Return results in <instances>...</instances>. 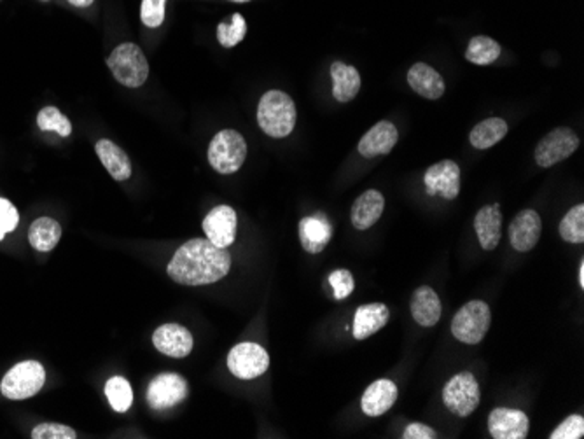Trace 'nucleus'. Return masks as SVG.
Masks as SVG:
<instances>
[{
  "label": "nucleus",
  "mask_w": 584,
  "mask_h": 439,
  "mask_svg": "<svg viewBox=\"0 0 584 439\" xmlns=\"http://www.w3.org/2000/svg\"><path fill=\"white\" fill-rule=\"evenodd\" d=\"M231 268L228 249H220L209 239H193L182 245L169 263L171 280L180 286H209L224 278Z\"/></svg>",
  "instance_id": "obj_1"
},
{
  "label": "nucleus",
  "mask_w": 584,
  "mask_h": 439,
  "mask_svg": "<svg viewBox=\"0 0 584 439\" xmlns=\"http://www.w3.org/2000/svg\"><path fill=\"white\" fill-rule=\"evenodd\" d=\"M259 128L273 139L291 135L296 126V105L287 93L271 90L265 93L258 105Z\"/></svg>",
  "instance_id": "obj_2"
},
{
  "label": "nucleus",
  "mask_w": 584,
  "mask_h": 439,
  "mask_svg": "<svg viewBox=\"0 0 584 439\" xmlns=\"http://www.w3.org/2000/svg\"><path fill=\"white\" fill-rule=\"evenodd\" d=\"M107 67L126 88H141L149 77V63L144 51L133 43H124L111 53Z\"/></svg>",
  "instance_id": "obj_3"
},
{
  "label": "nucleus",
  "mask_w": 584,
  "mask_h": 439,
  "mask_svg": "<svg viewBox=\"0 0 584 439\" xmlns=\"http://www.w3.org/2000/svg\"><path fill=\"white\" fill-rule=\"evenodd\" d=\"M247 158V142L237 130H222L209 146V163L222 175L240 171Z\"/></svg>",
  "instance_id": "obj_4"
},
{
  "label": "nucleus",
  "mask_w": 584,
  "mask_h": 439,
  "mask_svg": "<svg viewBox=\"0 0 584 439\" xmlns=\"http://www.w3.org/2000/svg\"><path fill=\"white\" fill-rule=\"evenodd\" d=\"M46 369L37 361H24L11 367L2 378L0 392L13 401H24L34 397L44 387Z\"/></svg>",
  "instance_id": "obj_5"
},
{
  "label": "nucleus",
  "mask_w": 584,
  "mask_h": 439,
  "mask_svg": "<svg viewBox=\"0 0 584 439\" xmlns=\"http://www.w3.org/2000/svg\"><path fill=\"white\" fill-rule=\"evenodd\" d=\"M492 324V312L485 301L472 299L465 303L452 320V333L459 342L478 345L487 337Z\"/></svg>",
  "instance_id": "obj_6"
},
{
  "label": "nucleus",
  "mask_w": 584,
  "mask_h": 439,
  "mask_svg": "<svg viewBox=\"0 0 584 439\" xmlns=\"http://www.w3.org/2000/svg\"><path fill=\"white\" fill-rule=\"evenodd\" d=\"M482 392L476 376L469 371H462L455 376H452L443 389V403L453 415L465 416L472 415L476 408L480 406Z\"/></svg>",
  "instance_id": "obj_7"
},
{
  "label": "nucleus",
  "mask_w": 584,
  "mask_h": 439,
  "mask_svg": "<svg viewBox=\"0 0 584 439\" xmlns=\"http://www.w3.org/2000/svg\"><path fill=\"white\" fill-rule=\"evenodd\" d=\"M579 147V137L574 130L560 126L550 132L546 137L540 139L536 147V163L540 169H550L569 156H572Z\"/></svg>",
  "instance_id": "obj_8"
},
{
  "label": "nucleus",
  "mask_w": 584,
  "mask_h": 439,
  "mask_svg": "<svg viewBox=\"0 0 584 439\" xmlns=\"http://www.w3.org/2000/svg\"><path fill=\"white\" fill-rule=\"evenodd\" d=\"M269 367L268 352L258 343H238L228 356V369L240 380H254Z\"/></svg>",
  "instance_id": "obj_9"
},
{
  "label": "nucleus",
  "mask_w": 584,
  "mask_h": 439,
  "mask_svg": "<svg viewBox=\"0 0 584 439\" xmlns=\"http://www.w3.org/2000/svg\"><path fill=\"white\" fill-rule=\"evenodd\" d=\"M425 193L429 196H441L444 200H455L461 193L462 171L452 160H443L429 167L423 175Z\"/></svg>",
  "instance_id": "obj_10"
},
{
  "label": "nucleus",
  "mask_w": 584,
  "mask_h": 439,
  "mask_svg": "<svg viewBox=\"0 0 584 439\" xmlns=\"http://www.w3.org/2000/svg\"><path fill=\"white\" fill-rule=\"evenodd\" d=\"M188 397V382L177 373L158 375L147 389V403L154 410H167Z\"/></svg>",
  "instance_id": "obj_11"
},
{
  "label": "nucleus",
  "mask_w": 584,
  "mask_h": 439,
  "mask_svg": "<svg viewBox=\"0 0 584 439\" xmlns=\"http://www.w3.org/2000/svg\"><path fill=\"white\" fill-rule=\"evenodd\" d=\"M529 429V416L521 410L495 408L488 415V431L493 439H525Z\"/></svg>",
  "instance_id": "obj_12"
},
{
  "label": "nucleus",
  "mask_w": 584,
  "mask_h": 439,
  "mask_svg": "<svg viewBox=\"0 0 584 439\" xmlns=\"http://www.w3.org/2000/svg\"><path fill=\"white\" fill-rule=\"evenodd\" d=\"M237 226H238L237 212L228 205H219L212 209L203 220V231L207 239L220 249H228L235 242Z\"/></svg>",
  "instance_id": "obj_13"
},
{
  "label": "nucleus",
  "mask_w": 584,
  "mask_h": 439,
  "mask_svg": "<svg viewBox=\"0 0 584 439\" xmlns=\"http://www.w3.org/2000/svg\"><path fill=\"white\" fill-rule=\"evenodd\" d=\"M152 343L158 352L173 357L182 359L188 357L193 350V335L180 324H163L152 335Z\"/></svg>",
  "instance_id": "obj_14"
},
{
  "label": "nucleus",
  "mask_w": 584,
  "mask_h": 439,
  "mask_svg": "<svg viewBox=\"0 0 584 439\" xmlns=\"http://www.w3.org/2000/svg\"><path fill=\"white\" fill-rule=\"evenodd\" d=\"M510 242L512 249L518 252H529L536 247L540 233H542V220L536 210H521L514 216L510 228Z\"/></svg>",
  "instance_id": "obj_15"
},
{
  "label": "nucleus",
  "mask_w": 584,
  "mask_h": 439,
  "mask_svg": "<svg viewBox=\"0 0 584 439\" xmlns=\"http://www.w3.org/2000/svg\"><path fill=\"white\" fill-rule=\"evenodd\" d=\"M474 231L483 250L490 252L497 249L502 239V212L499 203L480 209L474 218Z\"/></svg>",
  "instance_id": "obj_16"
},
{
  "label": "nucleus",
  "mask_w": 584,
  "mask_h": 439,
  "mask_svg": "<svg viewBox=\"0 0 584 439\" xmlns=\"http://www.w3.org/2000/svg\"><path fill=\"white\" fill-rule=\"evenodd\" d=\"M384 209H385L384 195L376 190H367L352 205V210H350L352 226L359 231L369 229L382 218Z\"/></svg>",
  "instance_id": "obj_17"
},
{
  "label": "nucleus",
  "mask_w": 584,
  "mask_h": 439,
  "mask_svg": "<svg viewBox=\"0 0 584 439\" xmlns=\"http://www.w3.org/2000/svg\"><path fill=\"white\" fill-rule=\"evenodd\" d=\"M397 394H399L397 385L392 380L382 378V380L373 382L365 389L363 399H361V408H363L365 415L375 418V416L387 414L390 408L395 405Z\"/></svg>",
  "instance_id": "obj_18"
},
{
  "label": "nucleus",
  "mask_w": 584,
  "mask_h": 439,
  "mask_svg": "<svg viewBox=\"0 0 584 439\" xmlns=\"http://www.w3.org/2000/svg\"><path fill=\"white\" fill-rule=\"evenodd\" d=\"M397 139H399V133H397V128L394 122H376L359 141V152L365 158L389 154L390 151L397 144Z\"/></svg>",
  "instance_id": "obj_19"
},
{
  "label": "nucleus",
  "mask_w": 584,
  "mask_h": 439,
  "mask_svg": "<svg viewBox=\"0 0 584 439\" xmlns=\"http://www.w3.org/2000/svg\"><path fill=\"white\" fill-rule=\"evenodd\" d=\"M390 318V310L384 303H369L357 308L352 333L355 340H365L382 331Z\"/></svg>",
  "instance_id": "obj_20"
},
{
  "label": "nucleus",
  "mask_w": 584,
  "mask_h": 439,
  "mask_svg": "<svg viewBox=\"0 0 584 439\" xmlns=\"http://www.w3.org/2000/svg\"><path fill=\"white\" fill-rule=\"evenodd\" d=\"M410 308H412L414 322L420 324L422 327H434L443 314L441 299L436 291L429 286H420L418 289H414Z\"/></svg>",
  "instance_id": "obj_21"
},
{
  "label": "nucleus",
  "mask_w": 584,
  "mask_h": 439,
  "mask_svg": "<svg viewBox=\"0 0 584 439\" xmlns=\"http://www.w3.org/2000/svg\"><path fill=\"white\" fill-rule=\"evenodd\" d=\"M333 239V228L322 216L299 220V240L308 254H320Z\"/></svg>",
  "instance_id": "obj_22"
},
{
  "label": "nucleus",
  "mask_w": 584,
  "mask_h": 439,
  "mask_svg": "<svg viewBox=\"0 0 584 439\" xmlns=\"http://www.w3.org/2000/svg\"><path fill=\"white\" fill-rule=\"evenodd\" d=\"M408 84L414 93L427 100H438L444 95V81L441 73L422 62L414 63L408 71Z\"/></svg>",
  "instance_id": "obj_23"
},
{
  "label": "nucleus",
  "mask_w": 584,
  "mask_h": 439,
  "mask_svg": "<svg viewBox=\"0 0 584 439\" xmlns=\"http://www.w3.org/2000/svg\"><path fill=\"white\" fill-rule=\"evenodd\" d=\"M95 151H97L102 165L105 167V171L111 173V177L114 180L124 182L131 177V163L122 147L116 146L114 142H111L107 139H102V141H98Z\"/></svg>",
  "instance_id": "obj_24"
},
{
  "label": "nucleus",
  "mask_w": 584,
  "mask_h": 439,
  "mask_svg": "<svg viewBox=\"0 0 584 439\" xmlns=\"http://www.w3.org/2000/svg\"><path fill=\"white\" fill-rule=\"evenodd\" d=\"M331 79H333V97L341 103H346L357 97L361 90V73L343 62H335L331 65Z\"/></svg>",
  "instance_id": "obj_25"
},
{
  "label": "nucleus",
  "mask_w": 584,
  "mask_h": 439,
  "mask_svg": "<svg viewBox=\"0 0 584 439\" xmlns=\"http://www.w3.org/2000/svg\"><path fill=\"white\" fill-rule=\"evenodd\" d=\"M62 239V226L51 218H39L32 222L28 229V242L39 250V252H49L53 250Z\"/></svg>",
  "instance_id": "obj_26"
},
{
  "label": "nucleus",
  "mask_w": 584,
  "mask_h": 439,
  "mask_svg": "<svg viewBox=\"0 0 584 439\" xmlns=\"http://www.w3.org/2000/svg\"><path fill=\"white\" fill-rule=\"evenodd\" d=\"M508 135V122L502 118H488L485 122H478L469 135L471 146L476 149H490L499 144Z\"/></svg>",
  "instance_id": "obj_27"
},
{
  "label": "nucleus",
  "mask_w": 584,
  "mask_h": 439,
  "mask_svg": "<svg viewBox=\"0 0 584 439\" xmlns=\"http://www.w3.org/2000/svg\"><path fill=\"white\" fill-rule=\"evenodd\" d=\"M502 53V48L497 41L485 37V35H478L472 37L467 51H465V60L474 63V65H490L493 63Z\"/></svg>",
  "instance_id": "obj_28"
},
{
  "label": "nucleus",
  "mask_w": 584,
  "mask_h": 439,
  "mask_svg": "<svg viewBox=\"0 0 584 439\" xmlns=\"http://www.w3.org/2000/svg\"><path fill=\"white\" fill-rule=\"evenodd\" d=\"M105 395H107L112 410L118 412V414L128 412L130 406H131V403H133L131 385L122 376H112L111 380H107V384H105Z\"/></svg>",
  "instance_id": "obj_29"
},
{
  "label": "nucleus",
  "mask_w": 584,
  "mask_h": 439,
  "mask_svg": "<svg viewBox=\"0 0 584 439\" xmlns=\"http://www.w3.org/2000/svg\"><path fill=\"white\" fill-rule=\"evenodd\" d=\"M561 240L569 244H583L584 242V205L579 203L572 207L559 226Z\"/></svg>",
  "instance_id": "obj_30"
},
{
  "label": "nucleus",
  "mask_w": 584,
  "mask_h": 439,
  "mask_svg": "<svg viewBox=\"0 0 584 439\" xmlns=\"http://www.w3.org/2000/svg\"><path fill=\"white\" fill-rule=\"evenodd\" d=\"M37 124L43 132H56L60 137H69L73 133V124L56 107H44L37 114Z\"/></svg>",
  "instance_id": "obj_31"
},
{
  "label": "nucleus",
  "mask_w": 584,
  "mask_h": 439,
  "mask_svg": "<svg viewBox=\"0 0 584 439\" xmlns=\"http://www.w3.org/2000/svg\"><path fill=\"white\" fill-rule=\"evenodd\" d=\"M247 35V22L240 13L233 15L231 24H219L218 26V39L222 48H233L242 43Z\"/></svg>",
  "instance_id": "obj_32"
},
{
  "label": "nucleus",
  "mask_w": 584,
  "mask_h": 439,
  "mask_svg": "<svg viewBox=\"0 0 584 439\" xmlns=\"http://www.w3.org/2000/svg\"><path fill=\"white\" fill-rule=\"evenodd\" d=\"M329 284L335 291V299L341 301L345 298H348L350 294L354 293L355 289V282H354V275L350 269H335L329 275Z\"/></svg>",
  "instance_id": "obj_33"
},
{
  "label": "nucleus",
  "mask_w": 584,
  "mask_h": 439,
  "mask_svg": "<svg viewBox=\"0 0 584 439\" xmlns=\"http://www.w3.org/2000/svg\"><path fill=\"white\" fill-rule=\"evenodd\" d=\"M32 439H75L77 434L73 427H67L63 424H54V422H48V424H41L37 427H34Z\"/></svg>",
  "instance_id": "obj_34"
},
{
  "label": "nucleus",
  "mask_w": 584,
  "mask_h": 439,
  "mask_svg": "<svg viewBox=\"0 0 584 439\" xmlns=\"http://www.w3.org/2000/svg\"><path fill=\"white\" fill-rule=\"evenodd\" d=\"M165 4L167 0H142L141 18L149 28H158L165 22Z\"/></svg>",
  "instance_id": "obj_35"
},
{
  "label": "nucleus",
  "mask_w": 584,
  "mask_h": 439,
  "mask_svg": "<svg viewBox=\"0 0 584 439\" xmlns=\"http://www.w3.org/2000/svg\"><path fill=\"white\" fill-rule=\"evenodd\" d=\"M584 434V418L581 415L567 416L551 433V439H581Z\"/></svg>",
  "instance_id": "obj_36"
},
{
  "label": "nucleus",
  "mask_w": 584,
  "mask_h": 439,
  "mask_svg": "<svg viewBox=\"0 0 584 439\" xmlns=\"http://www.w3.org/2000/svg\"><path fill=\"white\" fill-rule=\"evenodd\" d=\"M18 222H20V214L16 207L9 200L0 198V231L7 235L16 229Z\"/></svg>",
  "instance_id": "obj_37"
},
{
  "label": "nucleus",
  "mask_w": 584,
  "mask_h": 439,
  "mask_svg": "<svg viewBox=\"0 0 584 439\" xmlns=\"http://www.w3.org/2000/svg\"><path fill=\"white\" fill-rule=\"evenodd\" d=\"M404 439H434L438 438V433L425 425V424H420V422H414L410 424L406 429H404V434H403Z\"/></svg>",
  "instance_id": "obj_38"
},
{
  "label": "nucleus",
  "mask_w": 584,
  "mask_h": 439,
  "mask_svg": "<svg viewBox=\"0 0 584 439\" xmlns=\"http://www.w3.org/2000/svg\"><path fill=\"white\" fill-rule=\"evenodd\" d=\"M75 7H90L95 0H69Z\"/></svg>",
  "instance_id": "obj_39"
},
{
  "label": "nucleus",
  "mask_w": 584,
  "mask_h": 439,
  "mask_svg": "<svg viewBox=\"0 0 584 439\" xmlns=\"http://www.w3.org/2000/svg\"><path fill=\"white\" fill-rule=\"evenodd\" d=\"M579 286L584 288V261H581V265H579Z\"/></svg>",
  "instance_id": "obj_40"
},
{
  "label": "nucleus",
  "mask_w": 584,
  "mask_h": 439,
  "mask_svg": "<svg viewBox=\"0 0 584 439\" xmlns=\"http://www.w3.org/2000/svg\"><path fill=\"white\" fill-rule=\"evenodd\" d=\"M231 2H238V4H244V2H248V0H231Z\"/></svg>",
  "instance_id": "obj_41"
},
{
  "label": "nucleus",
  "mask_w": 584,
  "mask_h": 439,
  "mask_svg": "<svg viewBox=\"0 0 584 439\" xmlns=\"http://www.w3.org/2000/svg\"><path fill=\"white\" fill-rule=\"evenodd\" d=\"M4 237H5V233H2V231H0V240H4Z\"/></svg>",
  "instance_id": "obj_42"
}]
</instances>
